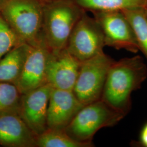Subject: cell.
<instances>
[{"label": "cell", "instance_id": "1", "mask_svg": "<svg viewBox=\"0 0 147 147\" xmlns=\"http://www.w3.org/2000/svg\"><path fill=\"white\" fill-rule=\"evenodd\" d=\"M147 78V66L139 55L112 64L107 74L101 100L124 116L131 108V94Z\"/></svg>", "mask_w": 147, "mask_h": 147}, {"label": "cell", "instance_id": "2", "mask_svg": "<svg viewBox=\"0 0 147 147\" xmlns=\"http://www.w3.org/2000/svg\"><path fill=\"white\" fill-rule=\"evenodd\" d=\"M1 14L23 42L33 45L44 39V7L37 0H5Z\"/></svg>", "mask_w": 147, "mask_h": 147}, {"label": "cell", "instance_id": "3", "mask_svg": "<svg viewBox=\"0 0 147 147\" xmlns=\"http://www.w3.org/2000/svg\"><path fill=\"white\" fill-rule=\"evenodd\" d=\"M80 8L68 0L55 1L44 7L42 36L51 51L66 47L74 27L82 16Z\"/></svg>", "mask_w": 147, "mask_h": 147}, {"label": "cell", "instance_id": "4", "mask_svg": "<svg viewBox=\"0 0 147 147\" xmlns=\"http://www.w3.org/2000/svg\"><path fill=\"white\" fill-rule=\"evenodd\" d=\"M124 117L100 99L84 105L64 130L79 142L93 143L99 130L115 126Z\"/></svg>", "mask_w": 147, "mask_h": 147}, {"label": "cell", "instance_id": "5", "mask_svg": "<svg viewBox=\"0 0 147 147\" xmlns=\"http://www.w3.org/2000/svg\"><path fill=\"white\" fill-rule=\"evenodd\" d=\"M114 61L103 53L81 62L73 92L83 105L101 99L107 74Z\"/></svg>", "mask_w": 147, "mask_h": 147}, {"label": "cell", "instance_id": "6", "mask_svg": "<svg viewBox=\"0 0 147 147\" xmlns=\"http://www.w3.org/2000/svg\"><path fill=\"white\" fill-rule=\"evenodd\" d=\"M105 38L96 19L81 16L69 38L66 49L81 62L104 53Z\"/></svg>", "mask_w": 147, "mask_h": 147}, {"label": "cell", "instance_id": "7", "mask_svg": "<svg viewBox=\"0 0 147 147\" xmlns=\"http://www.w3.org/2000/svg\"><path fill=\"white\" fill-rule=\"evenodd\" d=\"M99 13L96 20L103 32L105 45L133 53L140 50L131 26L121 11Z\"/></svg>", "mask_w": 147, "mask_h": 147}, {"label": "cell", "instance_id": "8", "mask_svg": "<svg viewBox=\"0 0 147 147\" xmlns=\"http://www.w3.org/2000/svg\"><path fill=\"white\" fill-rule=\"evenodd\" d=\"M52 89L47 84L21 94L18 113L37 136L47 129V107Z\"/></svg>", "mask_w": 147, "mask_h": 147}, {"label": "cell", "instance_id": "9", "mask_svg": "<svg viewBox=\"0 0 147 147\" xmlns=\"http://www.w3.org/2000/svg\"><path fill=\"white\" fill-rule=\"evenodd\" d=\"M50 51L44 39L30 45L21 75L16 84L21 94L47 84L46 69Z\"/></svg>", "mask_w": 147, "mask_h": 147}, {"label": "cell", "instance_id": "10", "mask_svg": "<svg viewBox=\"0 0 147 147\" xmlns=\"http://www.w3.org/2000/svg\"><path fill=\"white\" fill-rule=\"evenodd\" d=\"M81 64L66 48L58 52L50 51L46 69L47 84L53 88L73 90Z\"/></svg>", "mask_w": 147, "mask_h": 147}, {"label": "cell", "instance_id": "11", "mask_svg": "<svg viewBox=\"0 0 147 147\" xmlns=\"http://www.w3.org/2000/svg\"><path fill=\"white\" fill-rule=\"evenodd\" d=\"M84 106L73 90L53 88L47 107V129L64 130Z\"/></svg>", "mask_w": 147, "mask_h": 147}, {"label": "cell", "instance_id": "12", "mask_svg": "<svg viewBox=\"0 0 147 147\" xmlns=\"http://www.w3.org/2000/svg\"><path fill=\"white\" fill-rule=\"evenodd\" d=\"M37 137L18 111L0 113V146L36 147Z\"/></svg>", "mask_w": 147, "mask_h": 147}, {"label": "cell", "instance_id": "13", "mask_svg": "<svg viewBox=\"0 0 147 147\" xmlns=\"http://www.w3.org/2000/svg\"><path fill=\"white\" fill-rule=\"evenodd\" d=\"M30 45L21 43L0 59V82L16 85L21 75Z\"/></svg>", "mask_w": 147, "mask_h": 147}, {"label": "cell", "instance_id": "14", "mask_svg": "<svg viewBox=\"0 0 147 147\" xmlns=\"http://www.w3.org/2000/svg\"><path fill=\"white\" fill-rule=\"evenodd\" d=\"M80 8L100 11L145 8L147 0H73Z\"/></svg>", "mask_w": 147, "mask_h": 147}, {"label": "cell", "instance_id": "15", "mask_svg": "<svg viewBox=\"0 0 147 147\" xmlns=\"http://www.w3.org/2000/svg\"><path fill=\"white\" fill-rule=\"evenodd\" d=\"M93 143L79 142L69 135L64 130L47 129L38 136L36 147H92Z\"/></svg>", "mask_w": 147, "mask_h": 147}, {"label": "cell", "instance_id": "16", "mask_svg": "<svg viewBox=\"0 0 147 147\" xmlns=\"http://www.w3.org/2000/svg\"><path fill=\"white\" fill-rule=\"evenodd\" d=\"M121 11L131 26L140 50L147 58V16L144 9L134 8Z\"/></svg>", "mask_w": 147, "mask_h": 147}, {"label": "cell", "instance_id": "17", "mask_svg": "<svg viewBox=\"0 0 147 147\" xmlns=\"http://www.w3.org/2000/svg\"><path fill=\"white\" fill-rule=\"evenodd\" d=\"M21 94L16 85L0 82V113L18 111Z\"/></svg>", "mask_w": 147, "mask_h": 147}, {"label": "cell", "instance_id": "18", "mask_svg": "<svg viewBox=\"0 0 147 147\" xmlns=\"http://www.w3.org/2000/svg\"><path fill=\"white\" fill-rule=\"evenodd\" d=\"M21 43L24 42L0 14V59Z\"/></svg>", "mask_w": 147, "mask_h": 147}, {"label": "cell", "instance_id": "19", "mask_svg": "<svg viewBox=\"0 0 147 147\" xmlns=\"http://www.w3.org/2000/svg\"><path fill=\"white\" fill-rule=\"evenodd\" d=\"M140 143L143 147H147V123L143 127L140 133Z\"/></svg>", "mask_w": 147, "mask_h": 147}, {"label": "cell", "instance_id": "20", "mask_svg": "<svg viewBox=\"0 0 147 147\" xmlns=\"http://www.w3.org/2000/svg\"><path fill=\"white\" fill-rule=\"evenodd\" d=\"M144 12H145L146 16H147V6L145 8H144Z\"/></svg>", "mask_w": 147, "mask_h": 147}, {"label": "cell", "instance_id": "21", "mask_svg": "<svg viewBox=\"0 0 147 147\" xmlns=\"http://www.w3.org/2000/svg\"><path fill=\"white\" fill-rule=\"evenodd\" d=\"M4 1H5V0H0V5H1Z\"/></svg>", "mask_w": 147, "mask_h": 147}]
</instances>
